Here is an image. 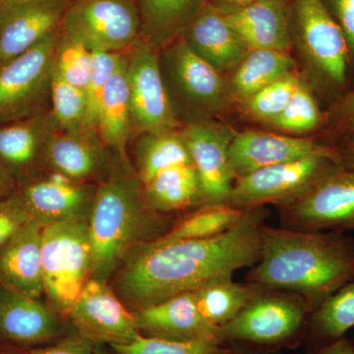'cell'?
Returning a JSON list of instances; mask_svg holds the SVG:
<instances>
[{
  "instance_id": "obj_5",
  "label": "cell",
  "mask_w": 354,
  "mask_h": 354,
  "mask_svg": "<svg viewBox=\"0 0 354 354\" xmlns=\"http://www.w3.org/2000/svg\"><path fill=\"white\" fill-rule=\"evenodd\" d=\"M169 104L183 127L218 120L232 106L227 77L197 55L183 37L158 50Z\"/></svg>"
},
{
  "instance_id": "obj_50",
  "label": "cell",
  "mask_w": 354,
  "mask_h": 354,
  "mask_svg": "<svg viewBox=\"0 0 354 354\" xmlns=\"http://www.w3.org/2000/svg\"><path fill=\"white\" fill-rule=\"evenodd\" d=\"M74 1H78V0H74Z\"/></svg>"
},
{
  "instance_id": "obj_44",
  "label": "cell",
  "mask_w": 354,
  "mask_h": 354,
  "mask_svg": "<svg viewBox=\"0 0 354 354\" xmlns=\"http://www.w3.org/2000/svg\"><path fill=\"white\" fill-rule=\"evenodd\" d=\"M337 162L346 169L354 171V139L335 148Z\"/></svg>"
},
{
  "instance_id": "obj_12",
  "label": "cell",
  "mask_w": 354,
  "mask_h": 354,
  "mask_svg": "<svg viewBox=\"0 0 354 354\" xmlns=\"http://www.w3.org/2000/svg\"><path fill=\"white\" fill-rule=\"evenodd\" d=\"M127 55L132 129L140 134L183 127L174 115L158 64V50L138 39Z\"/></svg>"
},
{
  "instance_id": "obj_26",
  "label": "cell",
  "mask_w": 354,
  "mask_h": 354,
  "mask_svg": "<svg viewBox=\"0 0 354 354\" xmlns=\"http://www.w3.org/2000/svg\"><path fill=\"white\" fill-rule=\"evenodd\" d=\"M132 115L127 76V55L114 70L102 95L95 132L102 143L127 158L125 147L131 136Z\"/></svg>"
},
{
  "instance_id": "obj_35",
  "label": "cell",
  "mask_w": 354,
  "mask_h": 354,
  "mask_svg": "<svg viewBox=\"0 0 354 354\" xmlns=\"http://www.w3.org/2000/svg\"><path fill=\"white\" fill-rule=\"evenodd\" d=\"M50 97L53 113L51 120L59 130L85 129L87 99L85 91L66 82L53 70Z\"/></svg>"
},
{
  "instance_id": "obj_48",
  "label": "cell",
  "mask_w": 354,
  "mask_h": 354,
  "mask_svg": "<svg viewBox=\"0 0 354 354\" xmlns=\"http://www.w3.org/2000/svg\"><path fill=\"white\" fill-rule=\"evenodd\" d=\"M30 1V0H0V6L8 4L19 3V2Z\"/></svg>"
},
{
  "instance_id": "obj_6",
  "label": "cell",
  "mask_w": 354,
  "mask_h": 354,
  "mask_svg": "<svg viewBox=\"0 0 354 354\" xmlns=\"http://www.w3.org/2000/svg\"><path fill=\"white\" fill-rule=\"evenodd\" d=\"M311 312L288 291L262 286L232 322L218 330V341L257 348L286 346L306 334Z\"/></svg>"
},
{
  "instance_id": "obj_16",
  "label": "cell",
  "mask_w": 354,
  "mask_h": 354,
  "mask_svg": "<svg viewBox=\"0 0 354 354\" xmlns=\"http://www.w3.org/2000/svg\"><path fill=\"white\" fill-rule=\"evenodd\" d=\"M95 188L53 171L16 190L23 206L39 227L88 220Z\"/></svg>"
},
{
  "instance_id": "obj_21",
  "label": "cell",
  "mask_w": 354,
  "mask_h": 354,
  "mask_svg": "<svg viewBox=\"0 0 354 354\" xmlns=\"http://www.w3.org/2000/svg\"><path fill=\"white\" fill-rule=\"evenodd\" d=\"M218 10L250 50L260 48L291 53L293 43L286 0H265Z\"/></svg>"
},
{
  "instance_id": "obj_4",
  "label": "cell",
  "mask_w": 354,
  "mask_h": 354,
  "mask_svg": "<svg viewBox=\"0 0 354 354\" xmlns=\"http://www.w3.org/2000/svg\"><path fill=\"white\" fill-rule=\"evenodd\" d=\"M288 15L306 68L302 75L330 108L348 92L353 69L344 32L322 0H292Z\"/></svg>"
},
{
  "instance_id": "obj_20",
  "label": "cell",
  "mask_w": 354,
  "mask_h": 354,
  "mask_svg": "<svg viewBox=\"0 0 354 354\" xmlns=\"http://www.w3.org/2000/svg\"><path fill=\"white\" fill-rule=\"evenodd\" d=\"M191 50L227 77L250 50L223 14L206 4L183 35Z\"/></svg>"
},
{
  "instance_id": "obj_25",
  "label": "cell",
  "mask_w": 354,
  "mask_h": 354,
  "mask_svg": "<svg viewBox=\"0 0 354 354\" xmlns=\"http://www.w3.org/2000/svg\"><path fill=\"white\" fill-rule=\"evenodd\" d=\"M208 0H137L140 39L155 50L183 37Z\"/></svg>"
},
{
  "instance_id": "obj_41",
  "label": "cell",
  "mask_w": 354,
  "mask_h": 354,
  "mask_svg": "<svg viewBox=\"0 0 354 354\" xmlns=\"http://www.w3.org/2000/svg\"><path fill=\"white\" fill-rule=\"evenodd\" d=\"M330 15L344 32L354 69V0H322Z\"/></svg>"
},
{
  "instance_id": "obj_38",
  "label": "cell",
  "mask_w": 354,
  "mask_h": 354,
  "mask_svg": "<svg viewBox=\"0 0 354 354\" xmlns=\"http://www.w3.org/2000/svg\"><path fill=\"white\" fill-rule=\"evenodd\" d=\"M315 139L332 148L354 139V85L326 111L325 123Z\"/></svg>"
},
{
  "instance_id": "obj_29",
  "label": "cell",
  "mask_w": 354,
  "mask_h": 354,
  "mask_svg": "<svg viewBox=\"0 0 354 354\" xmlns=\"http://www.w3.org/2000/svg\"><path fill=\"white\" fill-rule=\"evenodd\" d=\"M136 174L142 185L160 171L192 165L180 128L139 135L135 146Z\"/></svg>"
},
{
  "instance_id": "obj_2",
  "label": "cell",
  "mask_w": 354,
  "mask_h": 354,
  "mask_svg": "<svg viewBox=\"0 0 354 354\" xmlns=\"http://www.w3.org/2000/svg\"><path fill=\"white\" fill-rule=\"evenodd\" d=\"M248 283L295 293L311 314L354 281V239L344 232L262 228L260 259Z\"/></svg>"
},
{
  "instance_id": "obj_3",
  "label": "cell",
  "mask_w": 354,
  "mask_h": 354,
  "mask_svg": "<svg viewBox=\"0 0 354 354\" xmlns=\"http://www.w3.org/2000/svg\"><path fill=\"white\" fill-rule=\"evenodd\" d=\"M147 204L143 186L127 158L111 169L95 188L88 218L91 278L108 281L123 262L133 243L158 221Z\"/></svg>"
},
{
  "instance_id": "obj_36",
  "label": "cell",
  "mask_w": 354,
  "mask_h": 354,
  "mask_svg": "<svg viewBox=\"0 0 354 354\" xmlns=\"http://www.w3.org/2000/svg\"><path fill=\"white\" fill-rule=\"evenodd\" d=\"M93 51L62 32L58 35L53 69L66 82L85 91L93 68Z\"/></svg>"
},
{
  "instance_id": "obj_22",
  "label": "cell",
  "mask_w": 354,
  "mask_h": 354,
  "mask_svg": "<svg viewBox=\"0 0 354 354\" xmlns=\"http://www.w3.org/2000/svg\"><path fill=\"white\" fill-rule=\"evenodd\" d=\"M64 324L57 312L37 298L0 286V335L20 344H37L60 337Z\"/></svg>"
},
{
  "instance_id": "obj_17",
  "label": "cell",
  "mask_w": 354,
  "mask_h": 354,
  "mask_svg": "<svg viewBox=\"0 0 354 354\" xmlns=\"http://www.w3.org/2000/svg\"><path fill=\"white\" fill-rule=\"evenodd\" d=\"M70 4L69 0H30L0 6V67L57 32Z\"/></svg>"
},
{
  "instance_id": "obj_8",
  "label": "cell",
  "mask_w": 354,
  "mask_h": 354,
  "mask_svg": "<svg viewBox=\"0 0 354 354\" xmlns=\"http://www.w3.org/2000/svg\"><path fill=\"white\" fill-rule=\"evenodd\" d=\"M276 207L283 227L354 232V171L337 165L300 194Z\"/></svg>"
},
{
  "instance_id": "obj_27",
  "label": "cell",
  "mask_w": 354,
  "mask_h": 354,
  "mask_svg": "<svg viewBox=\"0 0 354 354\" xmlns=\"http://www.w3.org/2000/svg\"><path fill=\"white\" fill-rule=\"evenodd\" d=\"M297 70V62L290 53L274 50H250L227 76L230 104L242 102L285 74Z\"/></svg>"
},
{
  "instance_id": "obj_14",
  "label": "cell",
  "mask_w": 354,
  "mask_h": 354,
  "mask_svg": "<svg viewBox=\"0 0 354 354\" xmlns=\"http://www.w3.org/2000/svg\"><path fill=\"white\" fill-rule=\"evenodd\" d=\"M180 131L199 176L204 205L227 203L235 183L230 148L237 131L221 120L184 125Z\"/></svg>"
},
{
  "instance_id": "obj_30",
  "label": "cell",
  "mask_w": 354,
  "mask_h": 354,
  "mask_svg": "<svg viewBox=\"0 0 354 354\" xmlns=\"http://www.w3.org/2000/svg\"><path fill=\"white\" fill-rule=\"evenodd\" d=\"M261 288V285L228 279L193 291V295L202 315L218 330L232 322Z\"/></svg>"
},
{
  "instance_id": "obj_42",
  "label": "cell",
  "mask_w": 354,
  "mask_h": 354,
  "mask_svg": "<svg viewBox=\"0 0 354 354\" xmlns=\"http://www.w3.org/2000/svg\"><path fill=\"white\" fill-rule=\"evenodd\" d=\"M28 354H95V346L88 339L76 335Z\"/></svg>"
},
{
  "instance_id": "obj_39",
  "label": "cell",
  "mask_w": 354,
  "mask_h": 354,
  "mask_svg": "<svg viewBox=\"0 0 354 354\" xmlns=\"http://www.w3.org/2000/svg\"><path fill=\"white\" fill-rule=\"evenodd\" d=\"M124 53H102L93 51V68L85 94L87 99V113H86V130L95 132L97 111L101 104L102 95L114 70L120 65ZM97 133V132H95Z\"/></svg>"
},
{
  "instance_id": "obj_45",
  "label": "cell",
  "mask_w": 354,
  "mask_h": 354,
  "mask_svg": "<svg viewBox=\"0 0 354 354\" xmlns=\"http://www.w3.org/2000/svg\"><path fill=\"white\" fill-rule=\"evenodd\" d=\"M17 184L10 174L0 165V199H3L15 192Z\"/></svg>"
},
{
  "instance_id": "obj_7",
  "label": "cell",
  "mask_w": 354,
  "mask_h": 354,
  "mask_svg": "<svg viewBox=\"0 0 354 354\" xmlns=\"http://www.w3.org/2000/svg\"><path fill=\"white\" fill-rule=\"evenodd\" d=\"M88 220L43 228L41 267L44 295L50 308L66 316L91 279Z\"/></svg>"
},
{
  "instance_id": "obj_1",
  "label": "cell",
  "mask_w": 354,
  "mask_h": 354,
  "mask_svg": "<svg viewBox=\"0 0 354 354\" xmlns=\"http://www.w3.org/2000/svg\"><path fill=\"white\" fill-rule=\"evenodd\" d=\"M270 216L265 206L246 209L232 230L190 241L156 239L135 250L116 279V291L135 312L169 298L232 279L260 259L262 228Z\"/></svg>"
},
{
  "instance_id": "obj_9",
  "label": "cell",
  "mask_w": 354,
  "mask_h": 354,
  "mask_svg": "<svg viewBox=\"0 0 354 354\" xmlns=\"http://www.w3.org/2000/svg\"><path fill=\"white\" fill-rule=\"evenodd\" d=\"M62 32L91 51L123 53L140 39V17L131 0H78L65 11Z\"/></svg>"
},
{
  "instance_id": "obj_18",
  "label": "cell",
  "mask_w": 354,
  "mask_h": 354,
  "mask_svg": "<svg viewBox=\"0 0 354 354\" xmlns=\"http://www.w3.org/2000/svg\"><path fill=\"white\" fill-rule=\"evenodd\" d=\"M51 132L53 120L41 113L0 125V165L17 186L37 178L46 165Z\"/></svg>"
},
{
  "instance_id": "obj_13",
  "label": "cell",
  "mask_w": 354,
  "mask_h": 354,
  "mask_svg": "<svg viewBox=\"0 0 354 354\" xmlns=\"http://www.w3.org/2000/svg\"><path fill=\"white\" fill-rule=\"evenodd\" d=\"M66 316L78 335L94 344H127L141 335L135 314L104 279H88Z\"/></svg>"
},
{
  "instance_id": "obj_19",
  "label": "cell",
  "mask_w": 354,
  "mask_h": 354,
  "mask_svg": "<svg viewBox=\"0 0 354 354\" xmlns=\"http://www.w3.org/2000/svg\"><path fill=\"white\" fill-rule=\"evenodd\" d=\"M140 334L174 342L216 339L218 329L200 312L193 292L134 312Z\"/></svg>"
},
{
  "instance_id": "obj_10",
  "label": "cell",
  "mask_w": 354,
  "mask_h": 354,
  "mask_svg": "<svg viewBox=\"0 0 354 354\" xmlns=\"http://www.w3.org/2000/svg\"><path fill=\"white\" fill-rule=\"evenodd\" d=\"M58 32L0 67V125L39 113L50 95Z\"/></svg>"
},
{
  "instance_id": "obj_43",
  "label": "cell",
  "mask_w": 354,
  "mask_h": 354,
  "mask_svg": "<svg viewBox=\"0 0 354 354\" xmlns=\"http://www.w3.org/2000/svg\"><path fill=\"white\" fill-rule=\"evenodd\" d=\"M307 354H354V341L342 337L335 341L317 344Z\"/></svg>"
},
{
  "instance_id": "obj_49",
  "label": "cell",
  "mask_w": 354,
  "mask_h": 354,
  "mask_svg": "<svg viewBox=\"0 0 354 354\" xmlns=\"http://www.w3.org/2000/svg\"><path fill=\"white\" fill-rule=\"evenodd\" d=\"M95 354H118L115 353V351H113V353H106V351H100V349H95Z\"/></svg>"
},
{
  "instance_id": "obj_32",
  "label": "cell",
  "mask_w": 354,
  "mask_h": 354,
  "mask_svg": "<svg viewBox=\"0 0 354 354\" xmlns=\"http://www.w3.org/2000/svg\"><path fill=\"white\" fill-rule=\"evenodd\" d=\"M326 120L313 88L302 78L301 82L286 108L263 127L274 132L297 137H309L320 132Z\"/></svg>"
},
{
  "instance_id": "obj_46",
  "label": "cell",
  "mask_w": 354,
  "mask_h": 354,
  "mask_svg": "<svg viewBox=\"0 0 354 354\" xmlns=\"http://www.w3.org/2000/svg\"><path fill=\"white\" fill-rule=\"evenodd\" d=\"M260 1H265V0H208L209 4L218 9L237 8V7L246 6Z\"/></svg>"
},
{
  "instance_id": "obj_31",
  "label": "cell",
  "mask_w": 354,
  "mask_h": 354,
  "mask_svg": "<svg viewBox=\"0 0 354 354\" xmlns=\"http://www.w3.org/2000/svg\"><path fill=\"white\" fill-rule=\"evenodd\" d=\"M246 209L227 203L205 204L172 225L158 241H176L205 239L225 234L243 218Z\"/></svg>"
},
{
  "instance_id": "obj_23",
  "label": "cell",
  "mask_w": 354,
  "mask_h": 354,
  "mask_svg": "<svg viewBox=\"0 0 354 354\" xmlns=\"http://www.w3.org/2000/svg\"><path fill=\"white\" fill-rule=\"evenodd\" d=\"M43 228L30 221L0 250V286L32 298L44 293Z\"/></svg>"
},
{
  "instance_id": "obj_15",
  "label": "cell",
  "mask_w": 354,
  "mask_h": 354,
  "mask_svg": "<svg viewBox=\"0 0 354 354\" xmlns=\"http://www.w3.org/2000/svg\"><path fill=\"white\" fill-rule=\"evenodd\" d=\"M314 156L337 158L335 148L314 137L248 129L237 132L230 148V165L235 180L253 172Z\"/></svg>"
},
{
  "instance_id": "obj_47",
  "label": "cell",
  "mask_w": 354,
  "mask_h": 354,
  "mask_svg": "<svg viewBox=\"0 0 354 354\" xmlns=\"http://www.w3.org/2000/svg\"><path fill=\"white\" fill-rule=\"evenodd\" d=\"M230 346L228 354H268L261 351L257 346H246V344H227Z\"/></svg>"
},
{
  "instance_id": "obj_33",
  "label": "cell",
  "mask_w": 354,
  "mask_h": 354,
  "mask_svg": "<svg viewBox=\"0 0 354 354\" xmlns=\"http://www.w3.org/2000/svg\"><path fill=\"white\" fill-rule=\"evenodd\" d=\"M353 327L354 281H351L310 315L306 335L317 346L341 339Z\"/></svg>"
},
{
  "instance_id": "obj_28",
  "label": "cell",
  "mask_w": 354,
  "mask_h": 354,
  "mask_svg": "<svg viewBox=\"0 0 354 354\" xmlns=\"http://www.w3.org/2000/svg\"><path fill=\"white\" fill-rule=\"evenodd\" d=\"M142 186L147 204L157 213L204 205L199 176L193 165L169 167Z\"/></svg>"
},
{
  "instance_id": "obj_11",
  "label": "cell",
  "mask_w": 354,
  "mask_h": 354,
  "mask_svg": "<svg viewBox=\"0 0 354 354\" xmlns=\"http://www.w3.org/2000/svg\"><path fill=\"white\" fill-rule=\"evenodd\" d=\"M337 165H341L337 158L314 156L265 167L236 179L227 203L242 209L267 204L277 206L300 194Z\"/></svg>"
},
{
  "instance_id": "obj_37",
  "label": "cell",
  "mask_w": 354,
  "mask_h": 354,
  "mask_svg": "<svg viewBox=\"0 0 354 354\" xmlns=\"http://www.w3.org/2000/svg\"><path fill=\"white\" fill-rule=\"evenodd\" d=\"M118 354H228L230 346L216 339L174 342L140 335L127 344L113 346Z\"/></svg>"
},
{
  "instance_id": "obj_34",
  "label": "cell",
  "mask_w": 354,
  "mask_h": 354,
  "mask_svg": "<svg viewBox=\"0 0 354 354\" xmlns=\"http://www.w3.org/2000/svg\"><path fill=\"white\" fill-rule=\"evenodd\" d=\"M302 78L304 75H300L297 70L285 74L268 84L237 106L243 116L264 125L286 108Z\"/></svg>"
},
{
  "instance_id": "obj_24",
  "label": "cell",
  "mask_w": 354,
  "mask_h": 354,
  "mask_svg": "<svg viewBox=\"0 0 354 354\" xmlns=\"http://www.w3.org/2000/svg\"><path fill=\"white\" fill-rule=\"evenodd\" d=\"M90 130L51 132L46 146V165L53 171L83 181L104 169L106 158L101 140Z\"/></svg>"
},
{
  "instance_id": "obj_40",
  "label": "cell",
  "mask_w": 354,
  "mask_h": 354,
  "mask_svg": "<svg viewBox=\"0 0 354 354\" xmlns=\"http://www.w3.org/2000/svg\"><path fill=\"white\" fill-rule=\"evenodd\" d=\"M30 221L16 191L0 199V250Z\"/></svg>"
}]
</instances>
